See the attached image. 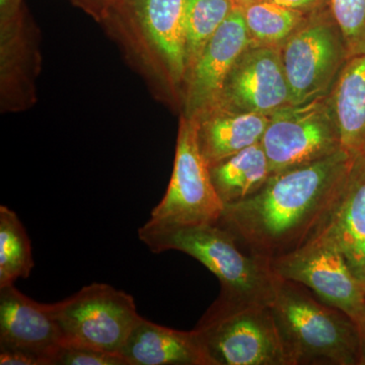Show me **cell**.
Returning <instances> with one entry per match:
<instances>
[{"label":"cell","mask_w":365,"mask_h":365,"mask_svg":"<svg viewBox=\"0 0 365 365\" xmlns=\"http://www.w3.org/2000/svg\"><path fill=\"white\" fill-rule=\"evenodd\" d=\"M354 158L341 150L318 162L272 175L253 196L225 205L220 225L261 258L290 253L325 225Z\"/></svg>","instance_id":"1"},{"label":"cell","mask_w":365,"mask_h":365,"mask_svg":"<svg viewBox=\"0 0 365 365\" xmlns=\"http://www.w3.org/2000/svg\"><path fill=\"white\" fill-rule=\"evenodd\" d=\"M186 0H114L98 23L158 101L182 106Z\"/></svg>","instance_id":"2"},{"label":"cell","mask_w":365,"mask_h":365,"mask_svg":"<svg viewBox=\"0 0 365 365\" xmlns=\"http://www.w3.org/2000/svg\"><path fill=\"white\" fill-rule=\"evenodd\" d=\"M138 235L153 253L179 251L200 262L220 280V294L262 304L272 302L278 276L270 261L249 253L220 223L172 227L148 220Z\"/></svg>","instance_id":"3"},{"label":"cell","mask_w":365,"mask_h":365,"mask_svg":"<svg viewBox=\"0 0 365 365\" xmlns=\"http://www.w3.org/2000/svg\"><path fill=\"white\" fill-rule=\"evenodd\" d=\"M270 309L289 365H360L357 324L309 288L278 277Z\"/></svg>","instance_id":"4"},{"label":"cell","mask_w":365,"mask_h":365,"mask_svg":"<svg viewBox=\"0 0 365 365\" xmlns=\"http://www.w3.org/2000/svg\"><path fill=\"white\" fill-rule=\"evenodd\" d=\"M193 330L210 365H289L270 304L220 294Z\"/></svg>","instance_id":"5"},{"label":"cell","mask_w":365,"mask_h":365,"mask_svg":"<svg viewBox=\"0 0 365 365\" xmlns=\"http://www.w3.org/2000/svg\"><path fill=\"white\" fill-rule=\"evenodd\" d=\"M51 304L63 345L83 346L121 354L141 316L135 300L106 283H91Z\"/></svg>","instance_id":"6"},{"label":"cell","mask_w":365,"mask_h":365,"mask_svg":"<svg viewBox=\"0 0 365 365\" xmlns=\"http://www.w3.org/2000/svg\"><path fill=\"white\" fill-rule=\"evenodd\" d=\"M223 210L225 204L199 146L195 119L182 115L170 184L150 220L172 227L218 223Z\"/></svg>","instance_id":"7"},{"label":"cell","mask_w":365,"mask_h":365,"mask_svg":"<svg viewBox=\"0 0 365 365\" xmlns=\"http://www.w3.org/2000/svg\"><path fill=\"white\" fill-rule=\"evenodd\" d=\"M279 278L300 283L327 304L359 325L365 314V295L342 250L332 237L318 232L306 244L270 260Z\"/></svg>","instance_id":"8"},{"label":"cell","mask_w":365,"mask_h":365,"mask_svg":"<svg viewBox=\"0 0 365 365\" xmlns=\"http://www.w3.org/2000/svg\"><path fill=\"white\" fill-rule=\"evenodd\" d=\"M261 143L272 175L318 162L342 150L328 96L274 113Z\"/></svg>","instance_id":"9"},{"label":"cell","mask_w":365,"mask_h":365,"mask_svg":"<svg viewBox=\"0 0 365 365\" xmlns=\"http://www.w3.org/2000/svg\"><path fill=\"white\" fill-rule=\"evenodd\" d=\"M281 51L292 105L326 97L348 60L337 25L323 21L297 29Z\"/></svg>","instance_id":"10"},{"label":"cell","mask_w":365,"mask_h":365,"mask_svg":"<svg viewBox=\"0 0 365 365\" xmlns=\"http://www.w3.org/2000/svg\"><path fill=\"white\" fill-rule=\"evenodd\" d=\"M38 29L24 0H0L1 109L19 112L37 100L41 56Z\"/></svg>","instance_id":"11"},{"label":"cell","mask_w":365,"mask_h":365,"mask_svg":"<svg viewBox=\"0 0 365 365\" xmlns=\"http://www.w3.org/2000/svg\"><path fill=\"white\" fill-rule=\"evenodd\" d=\"M290 105L281 48L253 43L228 73L216 108L271 116Z\"/></svg>","instance_id":"12"},{"label":"cell","mask_w":365,"mask_h":365,"mask_svg":"<svg viewBox=\"0 0 365 365\" xmlns=\"http://www.w3.org/2000/svg\"><path fill=\"white\" fill-rule=\"evenodd\" d=\"M253 43L241 9L235 4L187 73L182 95L184 116L195 117L217 107L228 73Z\"/></svg>","instance_id":"13"},{"label":"cell","mask_w":365,"mask_h":365,"mask_svg":"<svg viewBox=\"0 0 365 365\" xmlns=\"http://www.w3.org/2000/svg\"><path fill=\"white\" fill-rule=\"evenodd\" d=\"M62 345L51 304L35 302L14 284L0 287V349L29 352L52 365Z\"/></svg>","instance_id":"14"},{"label":"cell","mask_w":365,"mask_h":365,"mask_svg":"<svg viewBox=\"0 0 365 365\" xmlns=\"http://www.w3.org/2000/svg\"><path fill=\"white\" fill-rule=\"evenodd\" d=\"M129 365H210L195 331H179L141 317L121 351Z\"/></svg>","instance_id":"15"},{"label":"cell","mask_w":365,"mask_h":365,"mask_svg":"<svg viewBox=\"0 0 365 365\" xmlns=\"http://www.w3.org/2000/svg\"><path fill=\"white\" fill-rule=\"evenodd\" d=\"M201 153L209 167L261 143L270 116L215 108L193 117Z\"/></svg>","instance_id":"16"},{"label":"cell","mask_w":365,"mask_h":365,"mask_svg":"<svg viewBox=\"0 0 365 365\" xmlns=\"http://www.w3.org/2000/svg\"><path fill=\"white\" fill-rule=\"evenodd\" d=\"M319 232L337 242L356 275L365 254V155L353 160L342 193Z\"/></svg>","instance_id":"17"},{"label":"cell","mask_w":365,"mask_h":365,"mask_svg":"<svg viewBox=\"0 0 365 365\" xmlns=\"http://www.w3.org/2000/svg\"><path fill=\"white\" fill-rule=\"evenodd\" d=\"M328 98L342 150L365 155V52L348 58Z\"/></svg>","instance_id":"18"},{"label":"cell","mask_w":365,"mask_h":365,"mask_svg":"<svg viewBox=\"0 0 365 365\" xmlns=\"http://www.w3.org/2000/svg\"><path fill=\"white\" fill-rule=\"evenodd\" d=\"M211 178L225 205L253 196L272 176L262 143H256L210 168Z\"/></svg>","instance_id":"19"},{"label":"cell","mask_w":365,"mask_h":365,"mask_svg":"<svg viewBox=\"0 0 365 365\" xmlns=\"http://www.w3.org/2000/svg\"><path fill=\"white\" fill-rule=\"evenodd\" d=\"M34 267L32 247L18 215L0 206V287L30 277Z\"/></svg>","instance_id":"20"},{"label":"cell","mask_w":365,"mask_h":365,"mask_svg":"<svg viewBox=\"0 0 365 365\" xmlns=\"http://www.w3.org/2000/svg\"><path fill=\"white\" fill-rule=\"evenodd\" d=\"M235 6L232 0H186L185 35L187 73Z\"/></svg>","instance_id":"21"},{"label":"cell","mask_w":365,"mask_h":365,"mask_svg":"<svg viewBox=\"0 0 365 365\" xmlns=\"http://www.w3.org/2000/svg\"><path fill=\"white\" fill-rule=\"evenodd\" d=\"M253 42L277 46L287 42L302 21L299 11L268 0H256L239 6Z\"/></svg>","instance_id":"22"},{"label":"cell","mask_w":365,"mask_h":365,"mask_svg":"<svg viewBox=\"0 0 365 365\" xmlns=\"http://www.w3.org/2000/svg\"><path fill=\"white\" fill-rule=\"evenodd\" d=\"M332 14L348 58L365 52V0H332Z\"/></svg>","instance_id":"23"},{"label":"cell","mask_w":365,"mask_h":365,"mask_svg":"<svg viewBox=\"0 0 365 365\" xmlns=\"http://www.w3.org/2000/svg\"><path fill=\"white\" fill-rule=\"evenodd\" d=\"M52 365H129L117 353L102 351L83 346L62 345L53 357Z\"/></svg>","instance_id":"24"},{"label":"cell","mask_w":365,"mask_h":365,"mask_svg":"<svg viewBox=\"0 0 365 365\" xmlns=\"http://www.w3.org/2000/svg\"><path fill=\"white\" fill-rule=\"evenodd\" d=\"M1 365H46L44 360L21 350L0 349Z\"/></svg>","instance_id":"25"},{"label":"cell","mask_w":365,"mask_h":365,"mask_svg":"<svg viewBox=\"0 0 365 365\" xmlns=\"http://www.w3.org/2000/svg\"><path fill=\"white\" fill-rule=\"evenodd\" d=\"M69 1L83 9L85 13L90 14L91 18L98 21L100 16L114 0H69Z\"/></svg>","instance_id":"26"},{"label":"cell","mask_w":365,"mask_h":365,"mask_svg":"<svg viewBox=\"0 0 365 365\" xmlns=\"http://www.w3.org/2000/svg\"><path fill=\"white\" fill-rule=\"evenodd\" d=\"M268 1L287 7V9H294V11H299V9L313 6L317 0H268Z\"/></svg>","instance_id":"27"},{"label":"cell","mask_w":365,"mask_h":365,"mask_svg":"<svg viewBox=\"0 0 365 365\" xmlns=\"http://www.w3.org/2000/svg\"><path fill=\"white\" fill-rule=\"evenodd\" d=\"M357 327L360 339V365H365V314Z\"/></svg>","instance_id":"28"},{"label":"cell","mask_w":365,"mask_h":365,"mask_svg":"<svg viewBox=\"0 0 365 365\" xmlns=\"http://www.w3.org/2000/svg\"><path fill=\"white\" fill-rule=\"evenodd\" d=\"M360 281V284H361L362 290H364L365 295V274H362V275L357 276Z\"/></svg>","instance_id":"29"},{"label":"cell","mask_w":365,"mask_h":365,"mask_svg":"<svg viewBox=\"0 0 365 365\" xmlns=\"http://www.w3.org/2000/svg\"><path fill=\"white\" fill-rule=\"evenodd\" d=\"M362 274H365V254L364 262H362L361 267H360L359 273L356 274V276L362 275Z\"/></svg>","instance_id":"30"},{"label":"cell","mask_w":365,"mask_h":365,"mask_svg":"<svg viewBox=\"0 0 365 365\" xmlns=\"http://www.w3.org/2000/svg\"><path fill=\"white\" fill-rule=\"evenodd\" d=\"M232 1H234L235 4H237V2L245 4H248V2L256 1V0H232Z\"/></svg>","instance_id":"31"}]
</instances>
